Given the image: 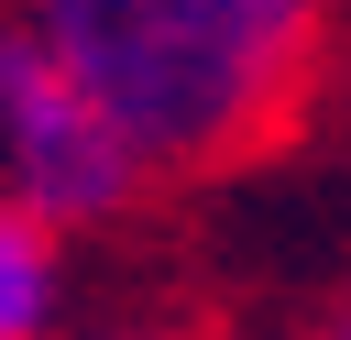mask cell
Returning <instances> with one entry per match:
<instances>
[{
    "label": "cell",
    "mask_w": 351,
    "mask_h": 340,
    "mask_svg": "<svg viewBox=\"0 0 351 340\" xmlns=\"http://www.w3.org/2000/svg\"><path fill=\"white\" fill-rule=\"evenodd\" d=\"M33 33L88 77L154 186L274 154L329 77V0H33Z\"/></svg>",
    "instance_id": "1"
},
{
    "label": "cell",
    "mask_w": 351,
    "mask_h": 340,
    "mask_svg": "<svg viewBox=\"0 0 351 340\" xmlns=\"http://www.w3.org/2000/svg\"><path fill=\"white\" fill-rule=\"evenodd\" d=\"M0 186L22 208H44L55 230H110L154 175L143 154L121 143V121L88 99V77L33 33L11 22L0 33Z\"/></svg>",
    "instance_id": "2"
},
{
    "label": "cell",
    "mask_w": 351,
    "mask_h": 340,
    "mask_svg": "<svg viewBox=\"0 0 351 340\" xmlns=\"http://www.w3.org/2000/svg\"><path fill=\"white\" fill-rule=\"evenodd\" d=\"M66 329V230L0 186V340H55Z\"/></svg>",
    "instance_id": "3"
},
{
    "label": "cell",
    "mask_w": 351,
    "mask_h": 340,
    "mask_svg": "<svg viewBox=\"0 0 351 340\" xmlns=\"http://www.w3.org/2000/svg\"><path fill=\"white\" fill-rule=\"evenodd\" d=\"M55 340H208V329H186V318H154V307H121V318H66Z\"/></svg>",
    "instance_id": "4"
},
{
    "label": "cell",
    "mask_w": 351,
    "mask_h": 340,
    "mask_svg": "<svg viewBox=\"0 0 351 340\" xmlns=\"http://www.w3.org/2000/svg\"><path fill=\"white\" fill-rule=\"evenodd\" d=\"M307 340H351V296H329V318H318Z\"/></svg>",
    "instance_id": "5"
}]
</instances>
